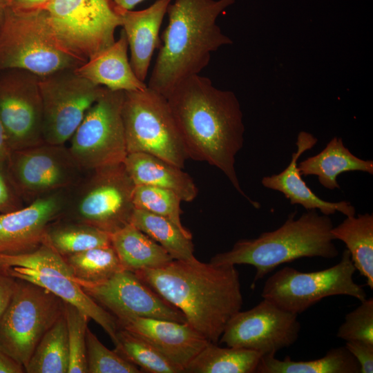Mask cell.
<instances>
[{
    "instance_id": "cell-5",
    "label": "cell",
    "mask_w": 373,
    "mask_h": 373,
    "mask_svg": "<svg viewBox=\"0 0 373 373\" xmlns=\"http://www.w3.org/2000/svg\"><path fill=\"white\" fill-rule=\"evenodd\" d=\"M84 62L59 42L44 9L21 12L8 8L0 30V72L19 69L41 77Z\"/></svg>"
},
{
    "instance_id": "cell-25",
    "label": "cell",
    "mask_w": 373,
    "mask_h": 373,
    "mask_svg": "<svg viewBox=\"0 0 373 373\" xmlns=\"http://www.w3.org/2000/svg\"><path fill=\"white\" fill-rule=\"evenodd\" d=\"M123 269L135 272L162 267L174 260L157 242L131 223L111 234Z\"/></svg>"
},
{
    "instance_id": "cell-15",
    "label": "cell",
    "mask_w": 373,
    "mask_h": 373,
    "mask_svg": "<svg viewBox=\"0 0 373 373\" xmlns=\"http://www.w3.org/2000/svg\"><path fill=\"white\" fill-rule=\"evenodd\" d=\"M0 121L11 151L44 143L39 77L19 69L0 72Z\"/></svg>"
},
{
    "instance_id": "cell-34",
    "label": "cell",
    "mask_w": 373,
    "mask_h": 373,
    "mask_svg": "<svg viewBox=\"0 0 373 373\" xmlns=\"http://www.w3.org/2000/svg\"><path fill=\"white\" fill-rule=\"evenodd\" d=\"M182 201L180 196L171 190L149 185H135L133 193L135 209L166 218L184 231H189L181 222Z\"/></svg>"
},
{
    "instance_id": "cell-2",
    "label": "cell",
    "mask_w": 373,
    "mask_h": 373,
    "mask_svg": "<svg viewBox=\"0 0 373 373\" xmlns=\"http://www.w3.org/2000/svg\"><path fill=\"white\" fill-rule=\"evenodd\" d=\"M209 342L218 344L229 321L241 310L243 297L236 266L194 258L173 260L156 269L134 272Z\"/></svg>"
},
{
    "instance_id": "cell-36",
    "label": "cell",
    "mask_w": 373,
    "mask_h": 373,
    "mask_svg": "<svg viewBox=\"0 0 373 373\" xmlns=\"http://www.w3.org/2000/svg\"><path fill=\"white\" fill-rule=\"evenodd\" d=\"M88 373H140L136 365L108 349L88 327L86 330Z\"/></svg>"
},
{
    "instance_id": "cell-6",
    "label": "cell",
    "mask_w": 373,
    "mask_h": 373,
    "mask_svg": "<svg viewBox=\"0 0 373 373\" xmlns=\"http://www.w3.org/2000/svg\"><path fill=\"white\" fill-rule=\"evenodd\" d=\"M122 114L128 153H146L184 167L189 157L162 95L148 86L124 92Z\"/></svg>"
},
{
    "instance_id": "cell-7",
    "label": "cell",
    "mask_w": 373,
    "mask_h": 373,
    "mask_svg": "<svg viewBox=\"0 0 373 373\" xmlns=\"http://www.w3.org/2000/svg\"><path fill=\"white\" fill-rule=\"evenodd\" d=\"M356 268L345 249L341 260L323 270L303 272L284 267L265 281L261 296L283 310L298 315L323 298L344 295L367 298L363 287L355 283Z\"/></svg>"
},
{
    "instance_id": "cell-42",
    "label": "cell",
    "mask_w": 373,
    "mask_h": 373,
    "mask_svg": "<svg viewBox=\"0 0 373 373\" xmlns=\"http://www.w3.org/2000/svg\"><path fill=\"white\" fill-rule=\"evenodd\" d=\"M25 372L24 366L0 347V373Z\"/></svg>"
},
{
    "instance_id": "cell-39",
    "label": "cell",
    "mask_w": 373,
    "mask_h": 373,
    "mask_svg": "<svg viewBox=\"0 0 373 373\" xmlns=\"http://www.w3.org/2000/svg\"><path fill=\"white\" fill-rule=\"evenodd\" d=\"M21 207V198L10 182L6 169H0V213Z\"/></svg>"
},
{
    "instance_id": "cell-9",
    "label": "cell",
    "mask_w": 373,
    "mask_h": 373,
    "mask_svg": "<svg viewBox=\"0 0 373 373\" xmlns=\"http://www.w3.org/2000/svg\"><path fill=\"white\" fill-rule=\"evenodd\" d=\"M70 202L66 204L70 220L112 234L131 223L135 207V184L124 163L89 171Z\"/></svg>"
},
{
    "instance_id": "cell-3",
    "label": "cell",
    "mask_w": 373,
    "mask_h": 373,
    "mask_svg": "<svg viewBox=\"0 0 373 373\" xmlns=\"http://www.w3.org/2000/svg\"><path fill=\"white\" fill-rule=\"evenodd\" d=\"M236 0H175L147 86L165 97L182 80L199 73L211 55L232 44L216 23Z\"/></svg>"
},
{
    "instance_id": "cell-22",
    "label": "cell",
    "mask_w": 373,
    "mask_h": 373,
    "mask_svg": "<svg viewBox=\"0 0 373 373\" xmlns=\"http://www.w3.org/2000/svg\"><path fill=\"white\" fill-rule=\"evenodd\" d=\"M128 42L122 29L119 37L74 69L79 76L111 90H142L147 84L135 74L128 57Z\"/></svg>"
},
{
    "instance_id": "cell-8",
    "label": "cell",
    "mask_w": 373,
    "mask_h": 373,
    "mask_svg": "<svg viewBox=\"0 0 373 373\" xmlns=\"http://www.w3.org/2000/svg\"><path fill=\"white\" fill-rule=\"evenodd\" d=\"M0 267L13 278L41 286L74 305L99 325L116 343L119 329L116 318L84 291L64 258L47 244L28 253L0 254Z\"/></svg>"
},
{
    "instance_id": "cell-17",
    "label": "cell",
    "mask_w": 373,
    "mask_h": 373,
    "mask_svg": "<svg viewBox=\"0 0 373 373\" xmlns=\"http://www.w3.org/2000/svg\"><path fill=\"white\" fill-rule=\"evenodd\" d=\"M84 291L110 312L117 324L133 317H149L186 323L183 314L143 283L136 274L122 269L99 282L75 277Z\"/></svg>"
},
{
    "instance_id": "cell-30",
    "label": "cell",
    "mask_w": 373,
    "mask_h": 373,
    "mask_svg": "<svg viewBox=\"0 0 373 373\" xmlns=\"http://www.w3.org/2000/svg\"><path fill=\"white\" fill-rule=\"evenodd\" d=\"M44 243L62 257L95 247L111 245V234L71 220L52 222L46 231Z\"/></svg>"
},
{
    "instance_id": "cell-24",
    "label": "cell",
    "mask_w": 373,
    "mask_h": 373,
    "mask_svg": "<svg viewBox=\"0 0 373 373\" xmlns=\"http://www.w3.org/2000/svg\"><path fill=\"white\" fill-rule=\"evenodd\" d=\"M301 175H316L326 189H340L338 176L344 172L362 171L373 174V161L354 155L341 137H333L318 154L298 163Z\"/></svg>"
},
{
    "instance_id": "cell-10",
    "label": "cell",
    "mask_w": 373,
    "mask_h": 373,
    "mask_svg": "<svg viewBox=\"0 0 373 373\" xmlns=\"http://www.w3.org/2000/svg\"><path fill=\"white\" fill-rule=\"evenodd\" d=\"M42 9L59 42L84 61L115 42L122 23L112 0H50Z\"/></svg>"
},
{
    "instance_id": "cell-20",
    "label": "cell",
    "mask_w": 373,
    "mask_h": 373,
    "mask_svg": "<svg viewBox=\"0 0 373 373\" xmlns=\"http://www.w3.org/2000/svg\"><path fill=\"white\" fill-rule=\"evenodd\" d=\"M312 134L300 131L296 142V151L291 154L289 165L280 173L265 176L261 180L264 187L282 193L291 204H300L306 211L319 210L322 214L330 216L338 211L346 217L356 215L355 208L347 201L328 202L317 196L307 185L298 168L301 155L317 143Z\"/></svg>"
},
{
    "instance_id": "cell-18",
    "label": "cell",
    "mask_w": 373,
    "mask_h": 373,
    "mask_svg": "<svg viewBox=\"0 0 373 373\" xmlns=\"http://www.w3.org/2000/svg\"><path fill=\"white\" fill-rule=\"evenodd\" d=\"M64 192L43 195L26 207L0 213V254H24L41 245L49 226L64 213Z\"/></svg>"
},
{
    "instance_id": "cell-31",
    "label": "cell",
    "mask_w": 373,
    "mask_h": 373,
    "mask_svg": "<svg viewBox=\"0 0 373 373\" xmlns=\"http://www.w3.org/2000/svg\"><path fill=\"white\" fill-rule=\"evenodd\" d=\"M68 358L66 323L63 314L36 346L25 372L68 373Z\"/></svg>"
},
{
    "instance_id": "cell-45",
    "label": "cell",
    "mask_w": 373,
    "mask_h": 373,
    "mask_svg": "<svg viewBox=\"0 0 373 373\" xmlns=\"http://www.w3.org/2000/svg\"><path fill=\"white\" fill-rule=\"evenodd\" d=\"M8 8V0H0V30L4 22Z\"/></svg>"
},
{
    "instance_id": "cell-23",
    "label": "cell",
    "mask_w": 373,
    "mask_h": 373,
    "mask_svg": "<svg viewBox=\"0 0 373 373\" xmlns=\"http://www.w3.org/2000/svg\"><path fill=\"white\" fill-rule=\"evenodd\" d=\"M135 185L167 189L184 202H191L198 189L192 178L182 169L155 155L135 152L128 153L123 162Z\"/></svg>"
},
{
    "instance_id": "cell-14",
    "label": "cell",
    "mask_w": 373,
    "mask_h": 373,
    "mask_svg": "<svg viewBox=\"0 0 373 373\" xmlns=\"http://www.w3.org/2000/svg\"><path fill=\"white\" fill-rule=\"evenodd\" d=\"M82 171L64 145L45 142L11 151L6 168L21 199L30 202L75 185Z\"/></svg>"
},
{
    "instance_id": "cell-21",
    "label": "cell",
    "mask_w": 373,
    "mask_h": 373,
    "mask_svg": "<svg viewBox=\"0 0 373 373\" xmlns=\"http://www.w3.org/2000/svg\"><path fill=\"white\" fill-rule=\"evenodd\" d=\"M171 3V0H157L144 10L119 13L130 50V64L142 82L146 79L153 52L160 45V29Z\"/></svg>"
},
{
    "instance_id": "cell-4",
    "label": "cell",
    "mask_w": 373,
    "mask_h": 373,
    "mask_svg": "<svg viewBox=\"0 0 373 373\" xmlns=\"http://www.w3.org/2000/svg\"><path fill=\"white\" fill-rule=\"evenodd\" d=\"M290 213L278 229L252 239L236 242L231 250L213 256L216 265H251L256 269L252 287L279 265L301 258L331 259L338 255L331 233L334 227L329 216L308 210L298 218Z\"/></svg>"
},
{
    "instance_id": "cell-43",
    "label": "cell",
    "mask_w": 373,
    "mask_h": 373,
    "mask_svg": "<svg viewBox=\"0 0 373 373\" xmlns=\"http://www.w3.org/2000/svg\"><path fill=\"white\" fill-rule=\"evenodd\" d=\"M11 150L9 147L6 135L0 121V169H6Z\"/></svg>"
},
{
    "instance_id": "cell-29",
    "label": "cell",
    "mask_w": 373,
    "mask_h": 373,
    "mask_svg": "<svg viewBox=\"0 0 373 373\" xmlns=\"http://www.w3.org/2000/svg\"><path fill=\"white\" fill-rule=\"evenodd\" d=\"M131 223L160 245L173 259L195 258L191 232L184 231L169 219L135 208Z\"/></svg>"
},
{
    "instance_id": "cell-13",
    "label": "cell",
    "mask_w": 373,
    "mask_h": 373,
    "mask_svg": "<svg viewBox=\"0 0 373 373\" xmlns=\"http://www.w3.org/2000/svg\"><path fill=\"white\" fill-rule=\"evenodd\" d=\"M45 143L64 145L89 108L106 88L78 75L74 69L39 77Z\"/></svg>"
},
{
    "instance_id": "cell-35",
    "label": "cell",
    "mask_w": 373,
    "mask_h": 373,
    "mask_svg": "<svg viewBox=\"0 0 373 373\" xmlns=\"http://www.w3.org/2000/svg\"><path fill=\"white\" fill-rule=\"evenodd\" d=\"M69 362L68 373H88L86 330L90 319L74 305L64 302Z\"/></svg>"
},
{
    "instance_id": "cell-32",
    "label": "cell",
    "mask_w": 373,
    "mask_h": 373,
    "mask_svg": "<svg viewBox=\"0 0 373 373\" xmlns=\"http://www.w3.org/2000/svg\"><path fill=\"white\" fill-rule=\"evenodd\" d=\"M115 351L142 372L183 373L184 370L173 363L149 343L130 332L119 327Z\"/></svg>"
},
{
    "instance_id": "cell-19",
    "label": "cell",
    "mask_w": 373,
    "mask_h": 373,
    "mask_svg": "<svg viewBox=\"0 0 373 373\" xmlns=\"http://www.w3.org/2000/svg\"><path fill=\"white\" fill-rule=\"evenodd\" d=\"M118 326L149 343L184 372L209 342L186 322L133 317L119 323Z\"/></svg>"
},
{
    "instance_id": "cell-26",
    "label": "cell",
    "mask_w": 373,
    "mask_h": 373,
    "mask_svg": "<svg viewBox=\"0 0 373 373\" xmlns=\"http://www.w3.org/2000/svg\"><path fill=\"white\" fill-rule=\"evenodd\" d=\"M331 233L334 240L343 242L354 266L373 289V215L363 213L347 216Z\"/></svg>"
},
{
    "instance_id": "cell-38",
    "label": "cell",
    "mask_w": 373,
    "mask_h": 373,
    "mask_svg": "<svg viewBox=\"0 0 373 373\" xmlns=\"http://www.w3.org/2000/svg\"><path fill=\"white\" fill-rule=\"evenodd\" d=\"M345 347L360 365V373L373 372V343L363 341H347Z\"/></svg>"
},
{
    "instance_id": "cell-44",
    "label": "cell",
    "mask_w": 373,
    "mask_h": 373,
    "mask_svg": "<svg viewBox=\"0 0 373 373\" xmlns=\"http://www.w3.org/2000/svg\"><path fill=\"white\" fill-rule=\"evenodd\" d=\"M144 0H112L115 8L119 14L126 10H133L135 6Z\"/></svg>"
},
{
    "instance_id": "cell-41",
    "label": "cell",
    "mask_w": 373,
    "mask_h": 373,
    "mask_svg": "<svg viewBox=\"0 0 373 373\" xmlns=\"http://www.w3.org/2000/svg\"><path fill=\"white\" fill-rule=\"evenodd\" d=\"M50 0H8V6L15 11H31L42 9Z\"/></svg>"
},
{
    "instance_id": "cell-16",
    "label": "cell",
    "mask_w": 373,
    "mask_h": 373,
    "mask_svg": "<svg viewBox=\"0 0 373 373\" xmlns=\"http://www.w3.org/2000/svg\"><path fill=\"white\" fill-rule=\"evenodd\" d=\"M300 331L298 315L263 298L253 308L233 315L218 343L251 350L262 356H276L296 343Z\"/></svg>"
},
{
    "instance_id": "cell-28",
    "label": "cell",
    "mask_w": 373,
    "mask_h": 373,
    "mask_svg": "<svg viewBox=\"0 0 373 373\" xmlns=\"http://www.w3.org/2000/svg\"><path fill=\"white\" fill-rule=\"evenodd\" d=\"M261 355L253 350L229 347H221L209 342L189 363V373H254Z\"/></svg>"
},
{
    "instance_id": "cell-1",
    "label": "cell",
    "mask_w": 373,
    "mask_h": 373,
    "mask_svg": "<svg viewBox=\"0 0 373 373\" xmlns=\"http://www.w3.org/2000/svg\"><path fill=\"white\" fill-rule=\"evenodd\" d=\"M164 97L189 159L218 169L241 195L260 208V203L242 189L235 169L245 133L243 114L236 95L195 75L180 82Z\"/></svg>"
},
{
    "instance_id": "cell-33",
    "label": "cell",
    "mask_w": 373,
    "mask_h": 373,
    "mask_svg": "<svg viewBox=\"0 0 373 373\" xmlns=\"http://www.w3.org/2000/svg\"><path fill=\"white\" fill-rule=\"evenodd\" d=\"M63 258L73 276L87 282L106 280L123 269L112 245L92 248Z\"/></svg>"
},
{
    "instance_id": "cell-11",
    "label": "cell",
    "mask_w": 373,
    "mask_h": 373,
    "mask_svg": "<svg viewBox=\"0 0 373 373\" xmlns=\"http://www.w3.org/2000/svg\"><path fill=\"white\" fill-rule=\"evenodd\" d=\"M17 280L0 318V347L25 367L43 336L64 314V301L41 286Z\"/></svg>"
},
{
    "instance_id": "cell-40",
    "label": "cell",
    "mask_w": 373,
    "mask_h": 373,
    "mask_svg": "<svg viewBox=\"0 0 373 373\" xmlns=\"http://www.w3.org/2000/svg\"><path fill=\"white\" fill-rule=\"evenodd\" d=\"M17 282V279L0 267V318L10 302Z\"/></svg>"
},
{
    "instance_id": "cell-12",
    "label": "cell",
    "mask_w": 373,
    "mask_h": 373,
    "mask_svg": "<svg viewBox=\"0 0 373 373\" xmlns=\"http://www.w3.org/2000/svg\"><path fill=\"white\" fill-rule=\"evenodd\" d=\"M124 92L108 88L89 108L72 135L68 148L86 171L122 163L126 150L122 105Z\"/></svg>"
},
{
    "instance_id": "cell-27",
    "label": "cell",
    "mask_w": 373,
    "mask_h": 373,
    "mask_svg": "<svg viewBox=\"0 0 373 373\" xmlns=\"http://www.w3.org/2000/svg\"><path fill=\"white\" fill-rule=\"evenodd\" d=\"M258 373H360V365L354 356L343 347H333L318 359L292 361L289 356L283 360L276 356H261L256 368Z\"/></svg>"
},
{
    "instance_id": "cell-37",
    "label": "cell",
    "mask_w": 373,
    "mask_h": 373,
    "mask_svg": "<svg viewBox=\"0 0 373 373\" xmlns=\"http://www.w3.org/2000/svg\"><path fill=\"white\" fill-rule=\"evenodd\" d=\"M336 336L347 341H363L373 343V298H366L347 313L338 329Z\"/></svg>"
}]
</instances>
